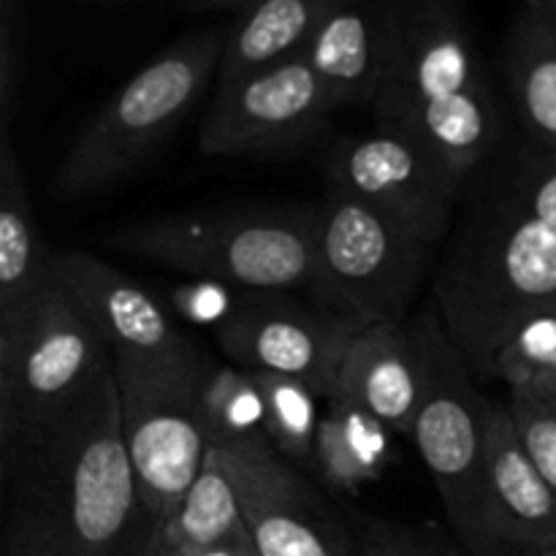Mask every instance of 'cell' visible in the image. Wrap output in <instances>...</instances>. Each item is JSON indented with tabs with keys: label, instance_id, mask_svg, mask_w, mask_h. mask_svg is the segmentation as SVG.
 I'll use <instances>...</instances> for the list:
<instances>
[{
	"label": "cell",
	"instance_id": "1",
	"mask_svg": "<svg viewBox=\"0 0 556 556\" xmlns=\"http://www.w3.org/2000/svg\"><path fill=\"white\" fill-rule=\"evenodd\" d=\"M386 63L369 112L462 185L503 155V109L465 0H386Z\"/></svg>",
	"mask_w": 556,
	"mask_h": 556
},
{
	"label": "cell",
	"instance_id": "2",
	"mask_svg": "<svg viewBox=\"0 0 556 556\" xmlns=\"http://www.w3.org/2000/svg\"><path fill=\"white\" fill-rule=\"evenodd\" d=\"M556 302V226L532 215L489 163L467 185L434 271V309L472 375L492 378L516 326Z\"/></svg>",
	"mask_w": 556,
	"mask_h": 556
},
{
	"label": "cell",
	"instance_id": "3",
	"mask_svg": "<svg viewBox=\"0 0 556 556\" xmlns=\"http://www.w3.org/2000/svg\"><path fill=\"white\" fill-rule=\"evenodd\" d=\"M3 472L20 481L22 503L54 527L65 556H123L144 508L123 434L114 356Z\"/></svg>",
	"mask_w": 556,
	"mask_h": 556
},
{
	"label": "cell",
	"instance_id": "4",
	"mask_svg": "<svg viewBox=\"0 0 556 556\" xmlns=\"http://www.w3.org/2000/svg\"><path fill=\"white\" fill-rule=\"evenodd\" d=\"M226 36L228 22L193 27L123 81L54 168L49 195L81 204L139 174L217 81Z\"/></svg>",
	"mask_w": 556,
	"mask_h": 556
},
{
	"label": "cell",
	"instance_id": "5",
	"mask_svg": "<svg viewBox=\"0 0 556 556\" xmlns=\"http://www.w3.org/2000/svg\"><path fill=\"white\" fill-rule=\"evenodd\" d=\"M106 244L188 277L258 293H286L313 286L318 206L150 217L112 231Z\"/></svg>",
	"mask_w": 556,
	"mask_h": 556
},
{
	"label": "cell",
	"instance_id": "6",
	"mask_svg": "<svg viewBox=\"0 0 556 556\" xmlns=\"http://www.w3.org/2000/svg\"><path fill=\"white\" fill-rule=\"evenodd\" d=\"M440 244L418 237L345 190L318 206V258L309 293L358 329L405 324Z\"/></svg>",
	"mask_w": 556,
	"mask_h": 556
},
{
	"label": "cell",
	"instance_id": "7",
	"mask_svg": "<svg viewBox=\"0 0 556 556\" xmlns=\"http://www.w3.org/2000/svg\"><path fill=\"white\" fill-rule=\"evenodd\" d=\"M112 358L79 299L54 277L14 334H0V459L58 418Z\"/></svg>",
	"mask_w": 556,
	"mask_h": 556
},
{
	"label": "cell",
	"instance_id": "8",
	"mask_svg": "<svg viewBox=\"0 0 556 556\" xmlns=\"http://www.w3.org/2000/svg\"><path fill=\"white\" fill-rule=\"evenodd\" d=\"M413 324L421 337L424 391L410 440L438 486L451 525L478 554L489 400L472 383L470 364L448 337L438 309H427Z\"/></svg>",
	"mask_w": 556,
	"mask_h": 556
},
{
	"label": "cell",
	"instance_id": "9",
	"mask_svg": "<svg viewBox=\"0 0 556 556\" xmlns=\"http://www.w3.org/2000/svg\"><path fill=\"white\" fill-rule=\"evenodd\" d=\"M114 372L144 519L163 525L193 486L210 451L199 416L206 367L201 362H114Z\"/></svg>",
	"mask_w": 556,
	"mask_h": 556
},
{
	"label": "cell",
	"instance_id": "10",
	"mask_svg": "<svg viewBox=\"0 0 556 556\" xmlns=\"http://www.w3.org/2000/svg\"><path fill=\"white\" fill-rule=\"evenodd\" d=\"M334 101L304 54L215 85L201 123L206 155L280 161L313 144L334 114Z\"/></svg>",
	"mask_w": 556,
	"mask_h": 556
},
{
	"label": "cell",
	"instance_id": "11",
	"mask_svg": "<svg viewBox=\"0 0 556 556\" xmlns=\"http://www.w3.org/2000/svg\"><path fill=\"white\" fill-rule=\"evenodd\" d=\"M326 188L356 195L434 244L445 242L467 193L432 152L383 128L342 139L331 150Z\"/></svg>",
	"mask_w": 556,
	"mask_h": 556
},
{
	"label": "cell",
	"instance_id": "12",
	"mask_svg": "<svg viewBox=\"0 0 556 556\" xmlns=\"http://www.w3.org/2000/svg\"><path fill=\"white\" fill-rule=\"evenodd\" d=\"M356 331V324L315 299L302 304L282 293H258L244 299L242 309L215 331V340L237 367L302 380L329 402Z\"/></svg>",
	"mask_w": 556,
	"mask_h": 556
},
{
	"label": "cell",
	"instance_id": "13",
	"mask_svg": "<svg viewBox=\"0 0 556 556\" xmlns=\"http://www.w3.org/2000/svg\"><path fill=\"white\" fill-rule=\"evenodd\" d=\"M217 451L239 489L258 556H353V543L329 519L318 494L269 443Z\"/></svg>",
	"mask_w": 556,
	"mask_h": 556
},
{
	"label": "cell",
	"instance_id": "14",
	"mask_svg": "<svg viewBox=\"0 0 556 556\" xmlns=\"http://www.w3.org/2000/svg\"><path fill=\"white\" fill-rule=\"evenodd\" d=\"M52 271L96 320L114 362H201L193 342L174 326L161 302L125 271L81 250L52 253Z\"/></svg>",
	"mask_w": 556,
	"mask_h": 556
},
{
	"label": "cell",
	"instance_id": "15",
	"mask_svg": "<svg viewBox=\"0 0 556 556\" xmlns=\"http://www.w3.org/2000/svg\"><path fill=\"white\" fill-rule=\"evenodd\" d=\"M556 548V494L527 454L508 405L489 402L478 554Z\"/></svg>",
	"mask_w": 556,
	"mask_h": 556
},
{
	"label": "cell",
	"instance_id": "16",
	"mask_svg": "<svg viewBox=\"0 0 556 556\" xmlns=\"http://www.w3.org/2000/svg\"><path fill=\"white\" fill-rule=\"evenodd\" d=\"M424 391L416 324H372L353 334L331 400L364 407L391 432L410 438Z\"/></svg>",
	"mask_w": 556,
	"mask_h": 556
},
{
	"label": "cell",
	"instance_id": "17",
	"mask_svg": "<svg viewBox=\"0 0 556 556\" xmlns=\"http://www.w3.org/2000/svg\"><path fill=\"white\" fill-rule=\"evenodd\" d=\"M386 0H331L302 54L334 109H372L386 63Z\"/></svg>",
	"mask_w": 556,
	"mask_h": 556
},
{
	"label": "cell",
	"instance_id": "18",
	"mask_svg": "<svg viewBox=\"0 0 556 556\" xmlns=\"http://www.w3.org/2000/svg\"><path fill=\"white\" fill-rule=\"evenodd\" d=\"M54 280L41 242L25 166L14 139L0 136V334H14Z\"/></svg>",
	"mask_w": 556,
	"mask_h": 556
},
{
	"label": "cell",
	"instance_id": "19",
	"mask_svg": "<svg viewBox=\"0 0 556 556\" xmlns=\"http://www.w3.org/2000/svg\"><path fill=\"white\" fill-rule=\"evenodd\" d=\"M510 103L527 144L556 155V25L521 5L503 47Z\"/></svg>",
	"mask_w": 556,
	"mask_h": 556
},
{
	"label": "cell",
	"instance_id": "20",
	"mask_svg": "<svg viewBox=\"0 0 556 556\" xmlns=\"http://www.w3.org/2000/svg\"><path fill=\"white\" fill-rule=\"evenodd\" d=\"M331 0H248L228 16L226 52L215 85L302 54Z\"/></svg>",
	"mask_w": 556,
	"mask_h": 556
},
{
	"label": "cell",
	"instance_id": "21",
	"mask_svg": "<svg viewBox=\"0 0 556 556\" xmlns=\"http://www.w3.org/2000/svg\"><path fill=\"white\" fill-rule=\"evenodd\" d=\"M326 405L313 467L331 489L353 494L378 481L394 459L391 429L353 402L329 400Z\"/></svg>",
	"mask_w": 556,
	"mask_h": 556
},
{
	"label": "cell",
	"instance_id": "22",
	"mask_svg": "<svg viewBox=\"0 0 556 556\" xmlns=\"http://www.w3.org/2000/svg\"><path fill=\"white\" fill-rule=\"evenodd\" d=\"M157 532L163 552H204L250 538L239 489L215 445L206 451L204 467L193 486L177 510L157 525Z\"/></svg>",
	"mask_w": 556,
	"mask_h": 556
},
{
	"label": "cell",
	"instance_id": "23",
	"mask_svg": "<svg viewBox=\"0 0 556 556\" xmlns=\"http://www.w3.org/2000/svg\"><path fill=\"white\" fill-rule=\"evenodd\" d=\"M199 416L206 440L217 448L269 443L264 391L258 378L237 364L206 369L199 389Z\"/></svg>",
	"mask_w": 556,
	"mask_h": 556
},
{
	"label": "cell",
	"instance_id": "24",
	"mask_svg": "<svg viewBox=\"0 0 556 556\" xmlns=\"http://www.w3.org/2000/svg\"><path fill=\"white\" fill-rule=\"evenodd\" d=\"M253 375L264 391L269 445L291 465H313L315 438L324 418L318 413V402L324 396L302 380L280 378V375Z\"/></svg>",
	"mask_w": 556,
	"mask_h": 556
},
{
	"label": "cell",
	"instance_id": "25",
	"mask_svg": "<svg viewBox=\"0 0 556 556\" xmlns=\"http://www.w3.org/2000/svg\"><path fill=\"white\" fill-rule=\"evenodd\" d=\"M556 372V302L532 309L514 329L497 358L492 378L508 383L510 391L535 389Z\"/></svg>",
	"mask_w": 556,
	"mask_h": 556
},
{
	"label": "cell",
	"instance_id": "26",
	"mask_svg": "<svg viewBox=\"0 0 556 556\" xmlns=\"http://www.w3.org/2000/svg\"><path fill=\"white\" fill-rule=\"evenodd\" d=\"M494 172L503 177L510 193L541 220L556 226V155L525 144L510 150V155H497L492 161Z\"/></svg>",
	"mask_w": 556,
	"mask_h": 556
},
{
	"label": "cell",
	"instance_id": "27",
	"mask_svg": "<svg viewBox=\"0 0 556 556\" xmlns=\"http://www.w3.org/2000/svg\"><path fill=\"white\" fill-rule=\"evenodd\" d=\"M27 76V14L22 0H0V136H11Z\"/></svg>",
	"mask_w": 556,
	"mask_h": 556
},
{
	"label": "cell",
	"instance_id": "28",
	"mask_svg": "<svg viewBox=\"0 0 556 556\" xmlns=\"http://www.w3.org/2000/svg\"><path fill=\"white\" fill-rule=\"evenodd\" d=\"M508 410L527 454L556 494V405L535 391H510Z\"/></svg>",
	"mask_w": 556,
	"mask_h": 556
},
{
	"label": "cell",
	"instance_id": "29",
	"mask_svg": "<svg viewBox=\"0 0 556 556\" xmlns=\"http://www.w3.org/2000/svg\"><path fill=\"white\" fill-rule=\"evenodd\" d=\"M166 302L188 324L217 331L242 309L244 299L228 282L190 277V280L166 288Z\"/></svg>",
	"mask_w": 556,
	"mask_h": 556
},
{
	"label": "cell",
	"instance_id": "30",
	"mask_svg": "<svg viewBox=\"0 0 556 556\" xmlns=\"http://www.w3.org/2000/svg\"><path fill=\"white\" fill-rule=\"evenodd\" d=\"M353 556H456L440 538L405 527L364 521Z\"/></svg>",
	"mask_w": 556,
	"mask_h": 556
},
{
	"label": "cell",
	"instance_id": "31",
	"mask_svg": "<svg viewBox=\"0 0 556 556\" xmlns=\"http://www.w3.org/2000/svg\"><path fill=\"white\" fill-rule=\"evenodd\" d=\"M5 556H65L54 527L30 505L20 503L9 521Z\"/></svg>",
	"mask_w": 556,
	"mask_h": 556
},
{
	"label": "cell",
	"instance_id": "32",
	"mask_svg": "<svg viewBox=\"0 0 556 556\" xmlns=\"http://www.w3.org/2000/svg\"><path fill=\"white\" fill-rule=\"evenodd\" d=\"M123 556H163L161 532H157L155 521L144 519V527H141V532H136V538L130 541V546L125 548Z\"/></svg>",
	"mask_w": 556,
	"mask_h": 556
},
{
	"label": "cell",
	"instance_id": "33",
	"mask_svg": "<svg viewBox=\"0 0 556 556\" xmlns=\"http://www.w3.org/2000/svg\"><path fill=\"white\" fill-rule=\"evenodd\" d=\"M163 556H258L253 546V538H244V541L237 543H226V546H215V548H204V552H163Z\"/></svg>",
	"mask_w": 556,
	"mask_h": 556
},
{
	"label": "cell",
	"instance_id": "34",
	"mask_svg": "<svg viewBox=\"0 0 556 556\" xmlns=\"http://www.w3.org/2000/svg\"><path fill=\"white\" fill-rule=\"evenodd\" d=\"M248 0H179L185 11L190 14H228L239 11Z\"/></svg>",
	"mask_w": 556,
	"mask_h": 556
},
{
	"label": "cell",
	"instance_id": "35",
	"mask_svg": "<svg viewBox=\"0 0 556 556\" xmlns=\"http://www.w3.org/2000/svg\"><path fill=\"white\" fill-rule=\"evenodd\" d=\"M521 3H525V9L546 16V20H552L556 25V0H521Z\"/></svg>",
	"mask_w": 556,
	"mask_h": 556
},
{
	"label": "cell",
	"instance_id": "36",
	"mask_svg": "<svg viewBox=\"0 0 556 556\" xmlns=\"http://www.w3.org/2000/svg\"><path fill=\"white\" fill-rule=\"evenodd\" d=\"M527 391H535V394L546 396L548 402H554V405H556V372L548 375L546 380H541V383H538L535 389H527Z\"/></svg>",
	"mask_w": 556,
	"mask_h": 556
},
{
	"label": "cell",
	"instance_id": "37",
	"mask_svg": "<svg viewBox=\"0 0 556 556\" xmlns=\"http://www.w3.org/2000/svg\"><path fill=\"white\" fill-rule=\"evenodd\" d=\"M79 3H134V0H79Z\"/></svg>",
	"mask_w": 556,
	"mask_h": 556
},
{
	"label": "cell",
	"instance_id": "38",
	"mask_svg": "<svg viewBox=\"0 0 556 556\" xmlns=\"http://www.w3.org/2000/svg\"><path fill=\"white\" fill-rule=\"evenodd\" d=\"M516 556H556V548H546V552H532V554H516Z\"/></svg>",
	"mask_w": 556,
	"mask_h": 556
}]
</instances>
